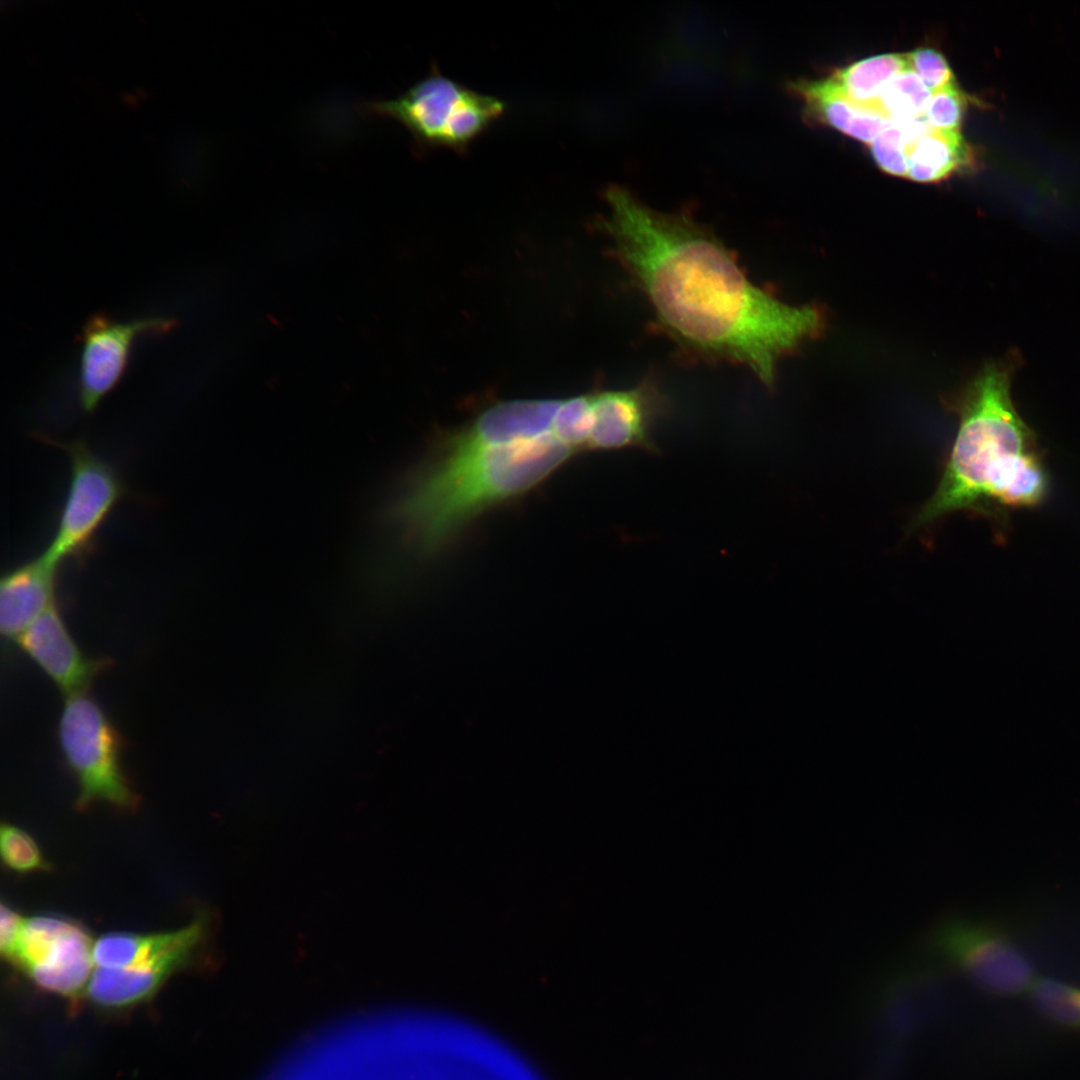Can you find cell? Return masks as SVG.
Segmentation results:
<instances>
[{
	"label": "cell",
	"instance_id": "6da1fadb",
	"mask_svg": "<svg viewBox=\"0 0 1080 1080\" xmlns=\"http://www.w3.org/2000/svg\"><path fill=\"white\" fill-rule=\"evenodd\" d=\"M602 222L665 330L683 347L748 367L768 388L778 361L821 336L818 305L782 302L754 285L723 243L687 211L663 212L619 185Z\"/></svg>",
	"mask_w": 1080,
	"mask_h": 1080
},
{
	"label": "cell",
	"instance_id": "cb8c5ba5",
	"mask_svg": "<svg viewBox=\"0 0 1080 1080\" xmlns=\"http://www.w3.org/2000/svg\"><path fill=\"white\" fill-rule=\"evenodd\" d=\"M967 103V95L955 82L931 94L924 117L933 129L960 131Z\"/></svg>",
	"mask_w": 1080,
	"mask_h": 1080
},
{
	"label": "cell",
	"instance_id": "ba28073f",
	"mask_svg": "<svg viewBox=\"0 0 1080 1080\" xmlns=\"http://www.w3.org/2000/svg\"><path fill=\"white\" fill-rule=\"evenodd\" d=\"M93 942L78 922L55 915L24 919L9 961L43 990L76 996L93 973Z\"/></svg>",
	"mask_w": 1080,
	"mask_h": 1080
},
{
	"label": "cell",
	"instance_id": "d4e9b609",
	"mask_svg": "<svg viewBox=\"0 0 1080 1080\" xmlns=\"http://www.w3.org/2000/svg\"><path fill=\"white\" fill-rule=\"evenodd\" d=\"M906 55L909 68L931 93L955 83L953 72L939 51L924 47L910 51Z\"/></svg>",
	"mask_w": 1080,
	"mask_h": 1080
},
{
	"label": "cell",
	"instance_id": "7402d4cb",
	"mask_svg": "<svg viewBox=\"0 0 1080 1080\" xmlns=\"http://www.w3.org/2000/svg\"><path fill=\"white\" fill-rule=\"evenodd\" d=\"M593 424L591 393L563 399L553 431L576 452L587 450Z\"/></svg>",
	"mask_w": 1080,
	"mask_h": 1080
},
{
	"label": "cell",
	"instance_id": "d6986e66",
	"mask_svg": "<svg viewBox=\"0 0 1080 1080\" xmlns=\"http://www.w3.org/2000/svg\"><path fill=\"white\" fill-rule=\"evenodd\" d=\"M1028 992L1033 1007L1046 1020L1080 1030V987L1052 978H1036Z\"/></svg>",
	"mask_w": 1080,
	"mask_h": 1080
},
{
	"label": "cell",
	"instance_id": "52a82bcc",
	"mask_svg": "<svg viewBox=\"0 0 1080 1080\" xmlns=\"http://www.w3.org/2000/svg\"><path fill=\"white\" fill-rule=\"evenodd\" d=\"M38 439L64 450L71 467L57 530L43 555L57 566L69 558L81 561L92 551L97 531L123 496L122 481L84 441L66 443L43 435Z\"/></svg>",
	"mask_w": 1080,
	"mask_h": 1080
},
{
	"label": "cell",
	"instance_id": "9c48e42d",
	"mask_svg": "<svg viewBox=\"0 0 1080 1080\" xmlns=\"http://www.w3.org/2000/svg\"><path fill=\"white\" fill-rule=\"evenodd\" d=\"M176 324L175 319L162 316L121 322L103 313L92 315L79 335V396L82 409L87 413L94 411L119 383L137 338L166 335Z\"/></svg>",
	"mask_w": 1080,
	"mask_h": 1080
},
{
	"label": "cell",
	"instance_id": "603a6c76",
	"mask_svg": "<svg viewBox=\"0 0 1080 1080\" xmlns=\"http://www.w3.org/2000/svg\"><path fill=\"white\" fill-rule=\"evenodd\" d=\"M0 851L4 864L16 872L47 869V863L36 842L17 826L8 823L1 825Z\"/></svg>",
	"mask_w": 1080,
	"mask_h": 1080
},
{
	"label": "cell",
	"instance_id": "9a60e30c",
	"mask_svg": "<svg viewBox=\"0 0 1080 1080\" xmlns=\"http://www.w3.org/2000/svg\"><path fill=\"white\" fill-rule=\"evenodd\" d=\"M944 1004V989L936 973L909 965L889 981L881 1003L884 1028L894 1036L910 1035Z\"/></svg>",
	"mask_w": 1080,
	"mask_h": 1080
},
{
	"label": "cell",
	"instance_id": "5bb4252c",
	"mask_svg": "<svg viewBox=\"0 0 1080 1080\" xmlns=\"http://www.w3.org/2000/svg\"><path fill=\"white\" fill-rule=\"evenodd\" d=\"M790 90L804 103L808 119L826 124L862 143L870 144L890 121L878 110L851 100L831 76L791 82Z\"/></svg>",
	"mask_w": 1080,
	"mask_h": 1080
},
{
	"label": "cell",
	"instance_id": "484cf974",
	"mask_svg": "<svg viewBox=\"0 0 1080 1080\" xmlns=\"http://www.w3.org/2000/svg\"><path fill=\"white\" fill-rule=\"evenodd\" d=\"M24 918L9 906L1 903L0 910V951L9 962L15 952Z\"/></svg>",
	"mask_w": 1080,
	"mask_h": 1080
},
{
	"label": "cell",
	"instance_id": "7a4b0ae2",
	"mask_svg": "<svg viewBox=\"0 0 1080 1080\" xmlns=\"http://www.w3.org/2000/svg\"><path fill=\"white\" fill-rule=\"evenodd\" d=\"M575 453L553 431L504 442L466 423L412 473L385 518L418 555L433 556L475 517L535 487Z\"/></svg>",
	"mask_w": 1080,
	"mask_h": 1080
},
{
	"label": "cell",
	"instance_id": "8fae6325",
	"mask_svg": "<svg viewBox=\"0 0 1080 1080\" xmlns=\"http://www.w3.org/2000/svg\"><path fill=\"white\" fill-rule=\"evenodd\" d=\"M209 919L200 914L184 927L181 939L170 948L135 965L96 968L88 982L89 999L99 1006L118 1008L150 997L179 968L188 964L208 936Z\"/></svg>",
	"mask_w": 1080,
	"mask_h": 1080
},
{
	"label": "cell",
	"instance_id": "7c38bea8",
	"mask_svg": "<svg viewBox=\"0 0 1080 1080\" xmlns=\"http://www.w3.org/2000/svg\"><path fill=\"white\" fill-rule=\"evenodd\" d=\"M21 649L68 697L85 693L111 660L90 658L71 636L55 601L16 639Z\"/></svg>",
	"mask_w": 1080,
	"mask_h": 1080
},
{
	"label": "cell",
	"instance_id": "277c9868",
	"mask_svg": "<svg viewBox=\"0 0 1080 1080\" xmlns=\"http://www.w3.org/2000/svg\"><path fill=\"white\" fill-rule=\"evenodd\" d=\"M362 108L368 114L399 122L418 149L447 148L463 153L504 115L507 104L433 70L401 95L369 101Z\"/></svg>",
	"mask_w": 1080,
	"mask_h": 1080
},
{
	"label": "cell",
	"instance_id": "e0dca14e",
	"mask_svg": "<svg viewBox=\"0 0 1080 1080\" xmlns=\"http://www.w3.org/2000/svg\"><path fill=\"white\" fill-rule=\"evenodd\" d=\"M907 69L910 68L906 53H887L854 62L837 70L832 77L851 100L880 111L877 101L883 89Z\"/></svg>",
	"mask_w": 1080,
	"mask_h": 1080
},
{
	"label": "cell",
	"instance_id": "ffe728a7",
	"mask_svg": "<svg viewBox=\"0 0 1080 1080\" xmlns=\"http://www.w3.org/2000/svg\"><path fill=\"white\" fill-rule=\"evenodd\" d=\"M931 94L921 79L907 69L886 85L877 101V108L889 121L916 120L924 117Z\"/></svg>",
	"mask_w": 1080,
	"mask_h": 1080
},
{
	"label": "cell",
	"instance_id": "3957f363",
	"mask_svg": "<svg viewBox=\"0 0 1080 1080\" xmlns=\"http://www.w3.org/2000/svg\"><path fill=\"white\" fill-rule=\"evenodd\" d=\"M1021 365L1015 351L989 361L947 400L959 428L937 489L914 519L916 526L957 511L995 515L1045 499L1048 476L1036 437L1011 395Z\"/></svg>",
	"mask_w": 1080,
	"mask_h": 1080
},
{
	"label": "cell",
	"instance_id": "44dd1931",
	"mask_svg": "<svg viewBox=\"0 0 1080 1080\" xmlns=\"http://www.w3.org/2000/svg\"><path fill=\"white\" fill-rule=\"evenodd\" d=\"M914 138L909 121H890L886 124L869 144L877 166L889 175L907 178V147Z\"/></svg>",
	"mask_w": 1080,
	"mask_h": 1080
},
{
	"label": "cell",
	"instance_id": "30bf717a",
	"mask_svg": "<svg viewBox=\"0 0 1080 1080\" xmlns=\"http://www.w3.org/2000/svg\"><path fill=\"white\" fill-rule=\"evenodd\" d=\"M593 424L587 450L659 451L653 432L667 411V401L649 382L591 393Z\"/></svg>",
	"mask_w": 1080,
	"mask_h": 1080
},
{
	"label": "cell",
	"instance_id": "2e32d148",
	"mask_svg": "<svg viewBox=\"0 0 1080 1080\" xmlns=\"http://www.w3.org/2000/svg\"><path fill=\"white\" fill-rule=\"evenodd\" d=\"M908 176L919 183L939 182L973 162V150L960 131H939L930 126L907 147Z\"/></svg>",
	"mask_w": 1080,
	"mask_h": 1080
},
{
	"label": "cell",
	"instance_id": "8992f818",
	"mask_svg": "<svg viewBox=\"0 0 1080 1080\" xmlns=\"http://www.w3.org/2000/svg\"><path fill=\"white\" fill-rule=\"evenodd\" d=\"M925 945L928 952L993 995L1022 994L1036 980L1027 956L1003 929L989 921L946 915L928 929Z\"/></svg>",
	"mask_w": 1080,
	"mask_h": 1080
},
{
	"label": "cell",
	"instance_id": "5b68a950",
	"mask_svg": "<svg viewBox=\"0 0 1080 1080\" xmlns=\"http://www.w3.org/2000/svg\"><path fill=\"white\" fill-rule=\"evenodd\" d=\"M64 760L76 778V806L102 801L124 810L138 806L139 796L121 765L122 738L101 706L85 693L69 696L58 725Z\"/></svg>",
	"mask_w": 1080,
	"mask_h": 1080
},
{
	"label": "cell",
	"instance_id": "4fadbf2b",
	"mask_svg": "<svg viewBox=\"0 0 1080 1080\" xmlns=\"http://www.w3.org/2000/svg\"><path fill=\"white\" fill-rule=\"evenodd\" d=\"M57 569L42 554L2 576L0 631L3 636L17 639L55 601Z\"/></svg>",
	"mask_w": 1080,
	"mask_h": 1080
},
{
	"label": "cell",
	"instance_id": "ac0fdd59",
	"mask_svg": "<svg viewBox=\"0 0 1080 1080\" xmlns=\"http://www.w3.org/2000/svg\"><path fill=\"white\" fill-rule=\"evenodd\" d=\"M183 929L153 934L111 932L102 935L93 944L94 966L113 969L143 962L178 942Z\"/></svg>",
	"mask_w": 1080,
	"mask_h": 1080
}]
</instances>
